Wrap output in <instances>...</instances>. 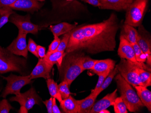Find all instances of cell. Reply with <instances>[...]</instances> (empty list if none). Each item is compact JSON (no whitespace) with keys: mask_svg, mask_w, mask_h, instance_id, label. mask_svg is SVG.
I'll use <instances>...</instances> for the list:
<instances>
[{"mask_svg":"<svg viewBox=\"0 0 151 113\" xmlns=\"http://www.w3.org/2000/svg\"><path fill=\"white\" fill-rule=\"evenodd\" d=\"M119 27V21L114 13L101 22L77 26L71 31L65 53L81 51L96 55L114 51Z\"/></svg>","mask_w":151,"mask_h":113,"instance_id":"obj_1","label":"cell"},{"mask_svg":"<svg viewBox=\"0 0 151 113\" xmlns=\"http://www.w3.org/2000/svg\"><path fill=\"white\" fill-rule=\"evenodd\" d=\"M83 51H74L66 53L60 66L58 67L61 81H66L70 86L81 74L84 71L81 66Z\"/></svg>","mask_w":151,"mask_h":113,"instance_id":"obj_2","label":"cell"},{"mask_svg":"<svg viewBox=\"0 0 151 113\" xmlns=\"http://www.w3.org/2000/svg\"><path fill=\"white\" fill-rule=\"evenodd\" d=\"M114 79L120 97L125 103L127 109L130 112L134 113L140 111L145 106L132 86L119 73L115 75Z\"/></svg>","mask_w":151,"mask_h":113,"instance_id":"obj_3","label":"cell"},{"mask_svg":"<svg viewBox=\"0 0 151 113\" xmlns=\"http://www.w3.org/2000/svg\"><path fill=\"white\" fill-rule=\"evenodd\" d=\"M25 59L16 56L0 45V73L17 72L23 75L27 63Z\"/></svg>","mask_w":151,"mask_h":113,"instance_id":"obj_4","label":"cell"},{"mask_svg":"<svg viewBox=\"0 0 151 113\" xmlns=\"http://www.w3.org/2000/svg\"><path fill=\"white\" fill-rule=\"evenodd\" d=\"M149 0H134L126 10L124 23L137 27L141 25L148 6Z\"/></svg>","mask_w":151,"mask_h":113,"instance_id":"obj_5","label":"cell"},{"mask_svg":"<svg viewBox=\"0 0 151 113\" xmlns=\"http://www.w3.org/2000/svg\"><path fill=\"white\" fill-rule=\"evenodd\" d=\"M115 67L117 68L121 76L133 87L142 86L139 74V69L140 67L138 65L121 58L120 62L115 65Z\"/></svg>","mask_w":151,"mask_h":113,"instance_id":"obj_6","label":"cell"},{"mask_svg":"<svg viewBox=\"0 0 151 113\" xmlns=\"http://www.w3.org/2000/svg\"><path fill=\"white\" fill-rule=\"evenodd\" d=\"M2 77L7 81L6 87L1 95L4 98L9 94H14L15 96L19 95L24 86L32 82L29 75L17 76L11 74L9 76Z\"/></svg>","mask_w":151,"mask_h":113,"instance_id":"obj_7","label":"cell"},{"mask_svg":"<svg viewBox=\"0 0 151 113\" xmlns=\"http://www.w3.org/2000/svg\"><path fill=\"white\" fill-rule=\"evenodd\" d=\"M118 54L120 58L129 60L138 65L141 69L151 72V67L145 64V63L137 61L132 44L121 34L120 35L119 46L118 50Z\"/></svg>","mask_w":151,"mask_h":113,"instance_id":"obj_8","label":"cell"},{"mask_svg":"<svg viewBox=\"0 0 151 113\" xmlns=\"http://www.w3.org/2000/svg\"><path fill=\"white\" fill-rule=\"evenodd\" d=\"M9 21L15 24L19 30H21L26 34L31 33L36 35L40 29L39 25L31 22L29 15L20 16L14 12L9 18Z\"/></svg>","mask_w":151,"mask_h":113,"instance_id":"obj_9","label":"cell"},{"mask_svg":"<svg viewBox=\"0 0 151 113\" xmlns=\"http://www.w3.org/2000/svg\"><path fill=\"white\" fill-rule=\"evenodd\" d=\"M11 102H17L28 110H30L35 104H40L41 99L37 94L34 87L30 88L24 93L13 97L10 99Z\"/></svg>","mask_w":151,"mask_h":113,"instance_id":"obj_10","label":"cell"},{"mask_svg":"<svg viewBox=\"0 0 151 113\" xmlns=\"http://www.w3.org/2000/svg\"><path fill=\"white\" fill-rule=\"evenodd\" d=\"M138 27L137 43L146 55L147 65L151 67V38L150 33L147 31L142 24Z\"/></svg>","mask_w":151,"mask_h":113,"instance_id":"obj_11","label":"cell"},{"mask_svg":"<svg viewBox=\"0 0 151 113\" xmlns=\"http://www.w3.org/2000/svg\"><path fill=\"white\" fill-rule=\"evenodd\" d=\"M26 33L19 30L17 37L6 48L7 49L15 55L22 56L27 59L28 50L26 43Z\"/></svg>","mask_w":151,"mask_h":113,"instance_id":"obj_12","label":"cell"},{"mask_svg":"<svg viewBox=\"0 0 151 113\" xmlns=\"http://www.w3.org/2000/svg\"><path fill=\"white\" fill-rule=\"evenodd\" d=\"M44 5L37 0H17L13 4L9 6L12 10L22 11L34 13L38 11Z\"/></svg>","mask_w":151,"mask_h":113,"instance_id":"obj_13","label":"cell"},{"mask_svg":"<svg viewBox=\"0 0 151 113\" xmlns=\"http://www.w3.org/2000/svg\"><path fill=\"white\" fill-rule=\"evenodd\" d=\"M52 67V66L48 64L43 58H39L38 63L29 75L30 79L43 77L47 80L51 78V72Z\"/></svg>","mask_w":151,"mask_h":113,"instance_id":"obj_14","label":"cell"},{"mask_svg":"<svg viewBox=\"0 0 151 113\" xmlns=\"http://www.w3.org/2000/svg\"><path fill=\"white\" fill-rule=\"evenodd\" d=\"M134 0H99L102 10H111L119 12L126 11Z\"/></svg>","mask_w":151,"mask_h":113,"instance_id":"obj_15","label":"cell"},{"mask_svg":"<svg viewBox=\"0 0 151 113\" xmlns=\"http://www.w3.org/2000/svg\"><path fill=\"white\" fill-rule=\"evenodd\" d=\"M117 89L111 93L108 94L98 102L94 103L90 113H99L101 110L106 109L113 105L115 99L118 97Z\"/></svg>","mask_w":151,"mask_h":113,"instance_id":"obj_16","label":"cell"},{"mask_svg":"<svg viewBox=\"0 0 151 113\" xmlns=\"http://www.w3.org/2000/svg\"><path fill=\"white\" fill-rule=\"evenodd\" d=\"M115 63L116 62L114 60L111 59L98 60L91 70L95 74L98 75L114 69L115 68Z\"/></svg>","mask_w":151,"mask_h":113,"instance_id":"obj_17","label":"cell"},{"mask_svg":"<svg viewBox=\"0 0 151 113\" xmlns=\"http://www.w3.org/2000/svg\"><path fill=\"white\" fill-rule=\"evenodd\" d=\"M77 26V23L70 24L67 22H62L54 25H51L50 29L54 37H59L72 31Z\"/></svg>","mask_w":151,"mask_h":113,"instance_id":"obj_18","label":"cell"},{"mask_svg":"<svg viewBox=\"0 0 151 113\" xmlns=\"http://www.w3.org/2000/svg\"><path fill=\"white\" fill-rule=\"evenodd\" d=\"M136 93L144 106L149 112L151 111V92L147 87L142 86L134 87Z\"/></svg>","mask_w":151,"mask_h":113,"instance_id":"obj_19","label":"cell"},{"mask_svg":"<svg viewBox=\"0 0 151 113\" xmlns=\"http://www.w3.org/2000/svg\"><path fill=\"white\" fill-rule=\"evenodd\" d=\"M60 108L66 113H78V100L70 95L67 98L63 99L60 102Z\"/></svg>","mask_w":151,"mask_h":113,"instance_id":"obj_20","label":"cell"},{"mask_svg":"<svg viewBox=\"0 0 151 113\" xmlns=\"http://www.w3.org/2000/svg\"><path fill=\"white\" fill-rule=\"evenodd\" d=\"M97 96L90 95L81 100H78V113H90Z\"/></svg>","mask_w":151,"mask_h":113,"instance_id":"obj_21","label":"cell"},{"mask_svg":"<svg viewBox=\"0 0 151 113\" xmlns=\"http://www.w3.org/2000/svg\"><path fill=\"white\" fill-rule=\"evenodd\" d=\"M120 34L130 43H137V39L138 35V30L133 26L124 23L123 25Z\"/></svg>","mask_w":151,"mask_h":113,"instance_id":"obj_22","label":"cell"},{"mask_svg":"<svg viewBox=\"0 0 151 113\" xmlns=\"http://www.w3.org/2000/svg\"><path fill=\"white\" fill-rule=\"evenodd\" d=\"M66 54L65 51H55L51 53L47 52L43 59L51 65L53 66L54 65H56L57 67H58L61 65L63 59Z\"/></svg>","mask_w":151,"mask_h":113,"instance_id":"obj_23","label":"cell"},{"mask_svg":"<svg viewBox=\"0 0 151 113\" xmlns=\"http://www.w3.org/2000/svg\"><path fill=\"white\" fill-rule=\"evenodd\" d=\"M46 82L50 95L60 102L63 99L58 90L57 83L51 78L47 79Z\"/></svg>","mask_w":151,"mask_h":113,"instance_id":"obj_24","label":"cell"},{"mask_svg":"<svg viewBox=\"0 0 151 113\" xmlns=\"http://www.w3.org/2000/svg\"><path fill=\"white\" fill-rule=\"evenodd\" d=\"M118 73H119L118 70L117 68H116V67H115L114 69H113L112 70H111V72H109L108 75L106 77V79H105V80L104 81V82L103 83L101 87L99 88V89L97 90L96 94H95V96L98 97V95H99L103 91H104L107 87H108L111 84V83L112 82L114 77L115 76V75H116Z\"/></svg>","mask_w":151,"mask_h":113,"instance_id":"obj_25","label":"cell"},{"mask_svg":"<svg viewBox=\"0 0 151 113\" xmlns=\"http://www.w3.org/2000/svg\"><path fill=\"white\" fill-rule=\"evenodd\" d=\"M14 13L9 6L0 8V29L9 21V18Z\"/></svg>","mask_w":151,"mask_h":113,"instance_id":"obj_26","label":"cell"},{"mask_svg":"<svg viewBox=\"0 0 151 113\" xmlns=\"http://www.w3.org/2000/svg\"><path fill=\"white\" fill-rule=\"evenodd\" d=\"M139 76L142 86L147 87L151 86V74L150 72L141 68L139 69Z\"/></svg>","mask_w":151,"mask_h":113,"instance_id":"obj_27","label":"cell"},{"mask_svg":"<svg viewBox=\"0 0 151 113\" xmlns=\"http://www.w3.org/2000/svg\"><path fill=\"white\" fill-rule=\"evenodd\" d=\"M113 106L115 113H128L127 106L120 97H117L115 99Z\"/></svg>","mask_w":151,"mask_h":113,"instance_id":"obj_28","label":"cell"},{"mask_svg":"<svg viewBox=\"0 0 151 113\" xmlns=\"http://www.w3.org/2000/svg\"><path fill=\"white\" fill-rule=\"evenodd\" d=\"M97 60H94L88 55H85L82 58L81 62V66L83 70H92L95 65Z\"/></svg>","mask_w":151,"mask_h":113,"instance_id":"obj_29","label":"cell"},{"mask_svg":"<svg viewBox=\"0 0 151 113\" xmlns=\"http://www.w3.org/2000/svg\"><path fill=\"white\" fill-rule=\"evenodd\" d=\"M69 87L70 86L66 81H63L58 84V90L63 99L67 98L72 95V93L69 90Z\"/></svg>","mask_w":151,"mask_h":113,"instance_id":"obj_30","label":"cell"},{"mask_svg":"<svg viewBox=\"0 0 151 113\" xmlns=\"http://www.w3.org/2000/svg\"><path fill=\"white\" fill-rule=\"evenodd\" d=\"M131 44L134 50L136 59L137 61L139 62H142V63H145L146 62V55L142 50L138 44L136 43Z\"/></svg>","mask_w":151,"mask_h":113,"instance_id":"obj_31","label":"cell"},{"mask_svg":"<svg viewBox=\"0 0 151 113\" xmlns=\"http://www.w3.org/2000/svg\"><path fill=\"white\" fill-rule=\"evenodd\" d=\"M71 31L63 35L62 39H60V43L59 46L56 51H65L68 46L69 38L71 36Z\"/></svg>","mask_w":151,"mask_h":113,"instance_id":"obj_32","label":"cell"},{"mask_svg":"<svg viewBox=\"0 0 151 113\" xmlns=\"http://www.w3.org/2000/svg\"><path fill=\"white\" fill-rule=\"evenodd\" d=\"M111 70H109L108 71L106 72H104L103 74H100V75H98L99 76V78H98V82H97V84L96 85V87L94 88V90L91 92V95H95L96 94V92H97V90L99 89L100 87H101V85H102L103 83L104 82V81L105 80L106 77H107L109 74V72H111Z\"/></svg>","mask_w":151,"mask_h":113,"instance_id":"obj_33","label":"cell"},{"mask_svg":"<svg viewBox=\"0 0 151 113\" xmlns=\"http://www.w3.org/2000/svg\"><path fill=\"white\" fill-rule=\"evenodd\" d=\"M13 109L6 99H4L0 102V113H9Z\"/></svg>","mask_w":151,"mask_h":113,"instance_id":"obj_34","label":"cell"},{"mask_svg":"<svg viewBox=\"0 0 151 113\" xmlns=\"http://www.w3.org/2000/svg\"><path fill=\"white\" fill-rule=\"evenodd\" d=\"M37 45H37V44L35 43V42L32 38H29L28 44L27 45V48H28V51L31 52L34 55H35L36 57L39 58V56H38L37 53Z\"/></svg>","mask_w":151,"mask_h":113,"instance_id":"obj_35","label":"cell"},{"mask_svg":"<svg viewBox=\"0 0 151 113\" xmlns=\"http://www.w3.org/2000/svg\"><path fill=\"white\" fill-rule=\"evenodd\" d=\"M60 43V39L58 37H54L53 41L49 45V49L47 52L51 53L55 51L58 48Z\"/></svg>","mask_w":151,"mask_h":113,"instance_id":"obj_36","label":"cell"},{"mask_svg":"<svg viewBox=\"0 0 151 113\" xmlns=\"http://www.w3.org/2000/svg\"><path fill=\"white\" fill-rule=\"evenodd\" d=\"M37 53L39 58H44L46 55L45 48L41 45H37Z\"/></svg>","mask_w":151,"mask_h":113,"instance_id":"obj_37","label":"cell"},{"mask_svg":"<svg viewBox=\"0 0 151 113\" xmlns=\"http://www.w3.org/2000/svg\"><path fill=\"white\" fill-rule=\"evenodd\" d=\"M43 103L45 105L47 109V113H52V97H51L50 99L43 102Z\"/></svg>","mask_w":151,"mask_h":113,"instance_id":"obj_38","label":"cell"},{"mask_svg":"<svg viewBox=\"0 0 151 113\" xmlns=\"http://www.w3.org/2000/svg\"><path fill=\"white\" fill-rule=\"evenodd\" d=\"M17 0H0V8L9 6L13 4Z\"/></svg>","mask_w":151,"mask_h":113,"instance_id":"obj_39","label":"cell"},{"mask_svg":"<svg viewBox=\"0 0 151 113\" xmlns=\"http://www.w3.org/2000/svg\"><path fill=\"white\" fill-rule=\"evenodd\" d=\"M81 1L86 3H88L90 5H92L95 7H98L99 8L101 6V3L99 0H81Z\"/></svg>","mask_w":151,"mask_h":113,"instance_id":"obj_40","label":"cell"},{"mask_svg":"<svg viewBox=\"0 0 151 113\" xmlns=\"http://www.w3.org/2000/svg\"><path fill=\"white\" fill-rule=\"evenodd\" d=\"M52 113H61L62 111L60 110L56 103V99L52 98Z\"/></svg>","mask_w":151,"mask_h":113,"instance_id":"obj_41","label":"cell"},{"mask_svg":"<svg viewBox=\"0 0 151 113\" xmlns=\"http://www.w3.org/2000/svg\"><path fill=\"white\" fill-rule=\"evenodd\" d=\"M28 110H27L24 107L21 106L20 110L19 111V113H28Z\"/></svg>","mask_w":151,"mask_h":113,"instance_id":"obj_42","label":"cell"},{"mask_svg":"<svg viewBox=\"0 0 151 113\" xmlns=\"http://www.w3.org/2000/svg\"><path fill=\"white\" fill-rule=\"evenodd\" d=\"M99 113H111V112L109 110H107L106 109H103L101 110Z\"/></svg>","mask_w":151,"mask_h":113,"instance_id":"obj_43","label":"cell"},{"mask_svg":"<svg viewBox=\"0 0 151 113\" xmlns=\"http://www.w3.org/2000/svg\"><path fill=\"white\" fill-rule=\"evenodd\" d=\"M60 0H52V2H53V5H54V4H55L56 3L58 2V1H59Z\"/></svg>","mask_w":151,"mask_h":113,"instance_id":"obj_44","label":"cell"},{"mask_svg":"<svg viewBox=\"0 0 151 113\" xmlns=\"http://www.w3.org/2000/svg\"><path fill=\"white\" fill-rule=\"evenodd\" d=\"M37 1H39V2H43L45 1V0H37Z\"/></svg>","mask_w":151,"mask_h":113,"instance_id":"obj_45","label":"cell"}]
</instances>
